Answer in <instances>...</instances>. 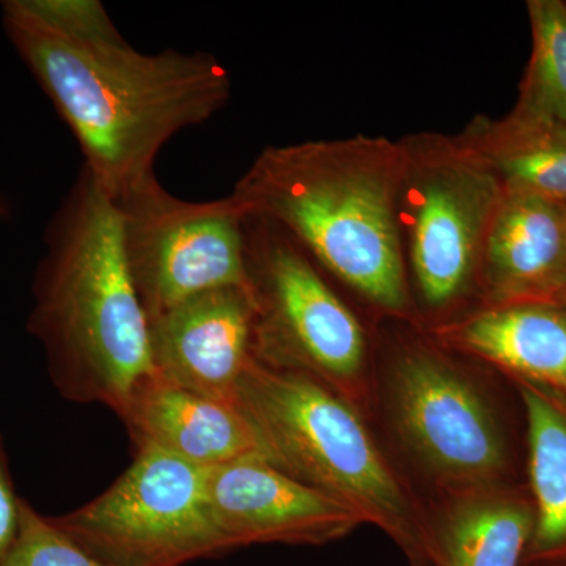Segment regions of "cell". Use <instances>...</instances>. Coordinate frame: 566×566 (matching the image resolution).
Listing matches in <instances>:
<instances>
[{"instance_id":"obj_1","label":"cell","mask_w":566,"mask_h":566,"mask_svg":"<svg viewBox=\"0 0 566 566\" xmlns=\"http://www.w3.org/2000/svg\"><path fill=\"white\" fill-rule=\"evenodd\" d=\"M2 11L11 44L69 125L85 169L114 200L156 180L164 145L229 102V70L210 52L73 43L40 25L20 0Z\"/></svg>"},{"instance_id":"obj_2","label":"cell","mask_w":566,"mask_h":566,"mask_svg":"<svg viewBox=\"0 0 566 566\" xmlns=\"http://www.w3.org/2000/svg\"><path fill=\"white\" fill-rule=\"evenodd\" d=\"M403 140L359 136L266 147L234 182L245 218L274 223L378 311L411 314L398 197Z\"/></svg>"},{"instance_id":"obj_3","label":"cell","mask_w":566,"mask_h":566,"mask_svg":"<svg viewBox=\"0 0 566 566\" xmlns=\"http://www.w3.org/2000/svg\"><path fill=\"white\" fill-rule=\"evenodd\" d=\"M28 327L43 346L52 385L71 403L118 415L155 374L120 211L85 167L48 227Z\"/></svg>"},{"instance_id":"obj_4","label":"cell","mask_w":566,"mask_h":566,"mask_svg":"<svg viewBox=\"0 0 566 566\" xmlns=\"http://www.w3.org/2000/svg\"><path fill=\"white\" fill-rule=\"evenodd\" d=\"M233 405L268 463L352 506L416 556L424 516L352 401L314 376L253 357Z\"/></svg>"},{"instance_id":"obj_5","label":"cell","mask_w":566,"mask_h":566,"mask_svg":"<svg viewBox=\"0 0 566 566\" xmlns=\"http://www.w3.org/2000/svg\"><path fill=\"white\" fill-rule=\"evenodd\" d=\"M253 303V357L303 371L352 401L363 392V326L301 245L274 223L245 218Z\"/></svg>"},{"instance_id":"obj_6","label":"cell","mask_w":566,"mask_h":566,"mask_svg":"<svg viewBox=\"0 0 566 566\" xmlns=\"http://www.w3.org/2000/svg\"><path fill=\"white\" fill-rule=\"evenodd\" d=\"M208 471L142 447L98 497L51 521L114 566H182L221 556L232 549L212 515Z\"/></svg>"},{"instance_id":"obj_7","label":"cell","mask_w":566,"mask_h":566,"mask_svg":"<svg viewBox=\"0 0 566 566\" xmlns=\"http://www.w3.org/2000/svg\"><path fill=\"white\" fill-rule=\"evenodd\" d=\"M403 144L398 223L405 255L424 305L441 312L476 283L504 186L457 137L417 134Z\"/></svg>"},{"instance_id":"obj_8","label":"cell","mask_w":566,"mask_h":566,"mask_svg":"<svg viewBox=\"0 0 566 566\" xmlns=\"http://www.w3.org/2000/svg\"><path fill=\"white\" fill-rule=\"evenodd\" d=\"M115 202L129 275L148 322L199 293L251 290L245 216L230 196L189 202L156 178Z\"/></svg>"},{"instance_id":"obj_9","label":"cell","mask_w":566,"mask_h":566,"mask_svg":"<svg viewBox=\"0 0 566 566\" xmlns=\"http://www.w3.org/2000/svg\"><path fill=\"white\" fill-rule=\"evenodd\" d=\"M401 441L444 491L504 482L509 449L485 397L441 354L411 348L390 378Z\"/></svg>"},{"instance_id":"obj_10","label":"cell","mask_w":566,"mask_h":566,"mask_svg":"<svg viewBox=\"0 0 566 566\" xmlns=\"http://www.w3.org/2000/svg\"><path fill=\"white\" fill-rule=\"evenodd\" d=\"M208 495L232 551L274 543L326 545L367 524L352 506L304 485L259 453L211 468Z\"/></svg>"},{"instance_id":"obj_11","label":"cell","mask_w":566,"mask_h":566,"mask_svg":"<svg viewBox=\"0 0 566 566\" xmlns=\"http://www.w3.org/2000/svg\"><path fill=\"white\" fill-rule=\"evenodd\" d=\"M251 290L227 286L196 294L148 322L156 374L211 400L233 403L253 359Z\"/></svg>"},{"instance_id":"obj_12","label":"cell","mask_w":566,"mask_h":566,"mask_svg":"<svg viewBox=\"0 0 566 566\" xmlns=\"http://www.w3.org/2000/svg\"><path fill=\"white\" fill-rule=\"evenodd\" d=\"M476 283L486 305L556 301L566 289V202L504 191Z\"/></svg>"},{"instance_id":"obj_13","label":"cell","mask_w":566,"mask_h":566,"mask_svg":"<svg viewBox=\"0 0 566 566\" xmlns=\"http://www.w3.org/2000/svg\"><path fill=\"white\" fill-rule=\"evenodd\" d=\"M436 515L423 517L422 566H521L535 526L531 493L509 483L444 491Z\"/></svg>"},{"instance_id":"obj_14","label":"cell","mask_w":566,"mask_h":566,"mask_svg":"<svg viewBox=\"0 0 566 566\" xmlns=\"http://www.w3.org/2000/svg\"><path fill=\"white\" fill-rule=\"evenodd\" d=\"M117 416L136 449L161 450L200 468L259 453L237 406L182 389L156 371L136 386Z\"/></svg>"},{"instance_id":"obj_15","label":"cell","mask_w":566,"mask_h":566,"mask_svg":"<svg viewBox=\"0 0 566 566\" xmlns=\"http://www.w3.org/2000/svg\"><path fill=\"white\" fill-rule=\"evenodd\" d=\"M436 334L450 348L479 357L515 381L566 394V307L554 301L486 305Z\"/></svg>"},{"instance_id":"obj_16","label":"cell","mask_w":566,"mask_h":566,"mask_svg":"<svg viewBox=\"0 0 566 566\" xmlns=\"http://www.w3.org/2000/svg\"><path fill=\"white\" fill-rule=\"evenodd\" d=\"M527 419L535 526L521 566H566V395L516 381Z\"/></svg>"},{"instance_id":"obj_17","label":"cell","mask_w":566,"mask_h":566,"mask_svg":"<svg viewBox=\"0 0 566 566\" xmlns=\"http://www.w3.org/2000/svg\"><path fill=\"white\" fill-rule=\"evenodd\" d=\"M457 139L497 175L504 191L566 202V123L516 111L502 118L479 115Z\"/></svg>"},{"instance_id":"obj_18","label":"cell","mask_w":566,"mask_h":566,"mask_svg":"<svg viewBox=\"0 0 566 566\" xmlns=\"http://www.w3.org/2000/svg\"><path fill=\"white\" fill-rule=\"evenodd\" d=\"M527 13L532 54L513 111L566 123V3L528 0Z\"/></svg>"},{"instance_id":"obj_19","label":"cell","mask_w":566,"mask_h":566,"mask_svg":"<svg viewBox=\"0 0 566 566\" xmlns=\"http://www.w3.org/2000/svg\"><path fill=\"white\" fill-rule=\"evenodd\" d=\"M20 3L33 20L63 40L91 46L128 43L99 0H20Z\"/></svg>"},{"instance_id":"obj_20","label":"cell","mask_w":566,"mask_h":566,"mask_svg":"<svg viewBox=\"0 0 566 566\" xmlns=\"http://www.w3.org/2000/svg\"><path fill=\"white\" fill-rule=\"evenodd\" d=\"M0 566H114L85 553L24 499L20 534Z\"/></svg>"},{"instance_id":"obj_21","label":"cell","mask_w":566,"mask_h":566,"mask_svg":"<svg viewBox=\"0 0 566 566\" xmlns=\"http://www.w3.org/2000/svg\"><path fill=\"white\" fill-rule=\"evenodd\" d=\"M24 499L17 494L6 441L0 434V565L20 534Z\"/></svg>"},{"instance_id":"obj_22","label":"cell","mask_w":566,"mask_h":566,"mask_svg":"<svg viewBox=\"0 0 566 566\" xmlns=\"http://www.w3.org/2000/svg\"><path fill=\"white\" fill-rule=\"evenodd\" d=\"M554 303L565 305V307H566V289L564 290V292L558 294V296L556 297V301H554Z\"/></svg>"},{"instance_id":"obj_23","label":"cell","mask_w":566,"mask_h":566,"mask_svg":"<svg viewBox=\"0 0 566 566\" xmlns=\"http://www.w3.org/2000/svg\"><path fill=\"white\" fill-rule=\"evenodd\" d=\"M411 566H422V565H420L419 562L412 560Z\"/></svg>"},{"instance_id":"obj_24","label":"cell","mask_w":566,"mask_h":566,"mask_svg":"<svg viewBox=\"0 0 566 566\" xmlns=\"http://www.w3.org/2000/svg\"><path fill=\"white\" fill-rule=\"evenodd\" d=\"M566 395V394H565Z\"/></svg>"}]
</instances>
